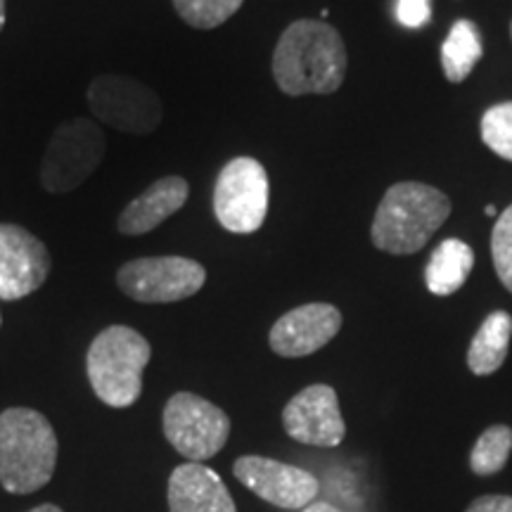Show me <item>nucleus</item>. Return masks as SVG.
<instances>
[{
  "label": "nucleus",
  "instance_id": "nucleus-1",
  "mask_svg": "<svg viewBox=\"0 0 512 512\" xmlns=\"http://www.w3.org/2000/svg\"><path fill=\"white\" fill-rule=\"evenodd\" d=\"M347 76V48L328 22L299 19L283 31L273 53V79L285 95H330Z\"/></svg>",
  "mask_w": 512,
  "mask_h": 512
},
{
  "label": "nucleus",
  "instance_id": "nucleus-2",
  "mask_svg": "<svg viewBox=\"0 0 512 512\" xmlns=\"http://www.w3.org/2000/svg\"><path fill=\"white\" fill-rule=\"evenodd\" d=\"M451 216V200L427 183L403 181L384 192L370 238L380 252L418 254Z\"/></svg>",
  "mask_w": 512,
  "mask_h": 512
},
{
  "label": "nucleus",
  "instance_id": "nucleus-3",
  "mask_svg": "<svg viewBox=\"0 0 512 512\" xmlns=\"http://www.w3.org/2000/svg\"><path fill=\"white\" fill-rule=\"evenodd\" d=\"M57 434L34 408L0 413V484L8 494L27 496L53 479Z\"/></svg>",
  "mask_w": 512,
  "mask_h": 512
},
{
  "label": "nucleus",
  "instance_id": "nucleus-4",
  "mask_svg": "<svg viewBox=\"0 0 512 512\" xmlns=\"http://www.w3.org/2000/svg\"><path fill=\"white\" fill-rule=\"evenodd\" d=\"M150 342L128 325H110L88 347L86 370L95 396L112 408L133 406L143 394Z\"/></svg>",
  "mask_w": 512,
  "mask_h": 512
},
{
  "label": "nucleus",
  "instance_id": "nucleus-5",
  "mask_svg": "<svg viewBox=\"0 0 512 512\" xmlns=\"http://www.w3.org/2000/svg\"><path fill=\"white\" fill-rule=\"evenodd\" d=\"M107 138L102 126L93 119L64 121L50 136L41 159V185L46 192L64 195L81 188L102 164Z\"/></svg>",
  "mask_w": 512,
  "mask_h": 512
},
{
  "label": "nucleus",
  "instance_id": "nucleus-6",
  "mask_svg": "<svg viewBox=\"0 0 512 512\" xmlns=\"http://www.w3.org/2000/svg\"><path fill=\"white\" fill-rule=\"evenodd\" d=\"M88 107L102 124L131 136H150L162 124L164 107L155 88L124 74H100L88 86Z\"/></svg>",
  "mask_w": 512,
  "mask_h": 512
},
{
  "label": "nucleus",
  "instance_id": "nucleus-7",
  "mask_svg": "<svg viewBox=\"0 0 512 512\" xmlns=\"http://www.w3.org/2000/svg\"><path fill=\"white\" fill-rule=\"evenodd\" d=\"M164 437L188 463H204L221 453L230 437V418L219 406L192 392H178L166 401Z\"/></svg>",
  "mask_w": 512,
  "mask_h": 512
},
{
  "label": "nucleus",
  "instance_id": "nucleus-8",
  "mask_svg": "<svg viewBox=\"0 0 512 512\" xmlns=\"http://www.w3.org/2000/svg\"><path fill=\"white\" fill-rule=\"evenodd\" d=\"M268 174L254 157H235L223 166L214 185V214L228 233L249 235L268 214Z\"/></svg>",
  "mask_w": 512,
  "mask_h": 512
},
{
  "label": "nucleus",
  "instance_id": "nucleus-9",
  "mask_svg": "<svg viewBox=\"0 0 512 512\" xmlns=\"http://www.w3.org/2000/svg\"><path fill=\"white\" fill-rule=\"evenodd\" d=\"M207 283L200 261L188 256H143L117 271L119 290L140 304H174L197 294Z\"/></svg>",
  "mask_w": 512,
  "mask_h": 512
},
{
  "label": "nucleus",
  "instance_id": "nucleus-10",
  "mask_svg": "<svg viewBox=\"0 0 512 512\" xmlns=\"http://www.w3.org/2000/svg\"><path fill=\"white\" fill-rule=\"evenodd\" d=\"M53 268L43 240L17 223H0V299L17 302L41 290Z\"/></svg>",
  "mask_w": 512,
  "mask_h": 512
},
{
  "label": "nucleus",
  "instance_id": "nucleus-11",
  "mask_svg": "<svg viewBox=\"0 0 512 512\" xmlns=\"http://www.w3.org/2000/svg\"><path fill=\"white\" fill-rule=\"evenodd\" d=\"M233 475L254 496L283 510H304L316 501L320 484L311 472L264 456L235 460Z\"/></svg>",
  "mask_w": 512,
  "mask_h": 512
},
{
  "label": "nucleus",
  "instance_id": "nucleus-12",
  "mask_svg": "<svg viewBox=\"0 0 512 512\" xmlns=\"http://www.w3.org/2000/svg\"><path fill=\"white\" fill-rule=\"evenodd\" d=\"M283 427L294 441L306 446L335 448L347 437L337 392L330 384H311L292 396L283 411Z\"/></svg>",
  "mask_w": 512,
  "mask_h": 512
},
{
  "label": "nucleus",
  "instance_id": "nucleus-13",
  "mask_svg": "<svg viewBox=\"0 0 512 512\" xmlns=\"http://www.w3.org/2000/svg\"><path fill=\"white\" fill-rule=\"evenodd\" d=\"M342 330V313L337 306L313 302L287 311L273 323L268 344L283 358H304L330 344Z\"/></svg>",
  "mask_w": 512,
  "mask_h": 512
},
{
  "label": "nucleus",
  "instance_id": "nucleus-14",
  "mask_svg": "<svg viewBox=\"0 0 512 512\" xmlns=\"http://www.w3.org/2000/svg\"><path fill=\"white\" fill-rule=\"evenodd\" d=\"M169 512H238L228 486L202 463L178 465L166 486Z\"/></svg>",
  "mask_w": 512,
  "mask_h": 512
},
{
  "label": "nucleus",
  "instance_id": "nucleus-15",
  "mask_svg": "<svg viewBox=\"0 0 512 512\" xmlns=\"http://www.w3.org/2000/svg\"><path fill=\"white\" fill-rule=\"evenodd\" d=\"M190 185L181 176H164L131 200L117 219V230L128 238L145 235L162 226L188 202Z\"/></svg>",
  "mask_w": 512,
  "mask_h": 512
},
{
  "label": "nucleus",
  "instance_id": "nucleus-16",
  "mask_svg": "<svg viewBox=\"0 0 512 512\" xmlns=\"http://www.w3.org/2000/svg\"><path fill=\"white\" fill-rule=\"evenodd\" d=\"M472 268H475L472 247L458 238H448L434 249L425 268L427 290L437 297H451L465 285Z\"/></svg>",
  "mask_w": 512,
  "mask_h": 512
},
{
  "label": "nucleus",
  "instance_id": "nucleus-17",
  "mask_svg": "<svg viewBox=\"0 0 512 512\" xmlns=\"http://www.w3.org/2000/svg\"><path fill=\"white\" fill-rule=\"evenodd\" d=\"M512 339V316L508 311H494L484 318L467 349V368L477 377L494 375L508 358Z\"/></svg>",
  "mask_w": 512,
  "mask_h": 512
},
{
  "label": "nucleus",
  "instance_id": "nucleus-18",
  "mask_svg": "<svg viewBox=\"0 0 512 512\" xmlns=\"http://www.w3.org/2000/svg\"><path fill=\"white\" fill-rule=\"evenodd\" d=\"M482 38L470 19H458L441 46V69L451 83H463L482 60Z\"/></svg>",
  "mask_w": 512,
  "mask_h": 512
},
{
  "label": "nucleus",
  "instance_id": "nucleus-19",
  "mask_svg": "<svg viewBox=\"0 0 512 512\" xmlns=\"http://www.w3.org/2000/svg\"><path fill=\"white\" fill-rule=\"evenodd\" d=\"M512 453V430L508 425H491L477 439L470 453V467L479 477H491L508 465Z\"/></svg>",
  "mask_w": 512,
  "mask_h": 512
},
{
  "label": "nucleus",
  "instance_id": "nucleus-20",
  "mask_svg": "<svg viewBox=\"0 0 512 512\" xmlns=\"http://www.w3.org/2000/svg\"><path fill=\"white\" fill-rule=\"evenodd\" d=\"M245 0H174L178 17L192 29H216L242 8Z\"/></svg>",
  "mask_w": 512,
  "mask_h": 512
},
{
  "label": "nucleus",
  "instance_id": "nucleus-21",
  "mask_svg": "<svg viewBox=\"0 0 512 512\" xmlns=\"http://www.w3.org/2000/svg\"><path fill=\"white\" fill-rule=\"evenodd\" d=\"M482 140L491 152L512 162V102H498L484 112Z\"/></svg>",
  "mask_w": 512,
  "mask_h": 512
},
{
  "label": "nucleus",
  "instance_id": "nucleus-22",
  "mask_svg": "<svg viewBox=\"0 0 512 512\" xmlns=\"http://www.w3.org/2000/svg\"><path fill=\"white\" fill-rule=\"evenodd\" d=\"M491 256L503 287L512 292V204L498 216L491 230Z\"/></svg>",
  "mask_w": 512,
  "mask_h": 512
},
{
  "label": "nucleus",
  "instance_id": "nucleus-23",
  "mask_svg": "<svg viewBox=\"0 0 512 512\" xmlns=\"http://www.w3.org/2000/svg\"><path fill=\"white\" fill-rule=\"evenodd\" d=\"M432 17L430 0H399L396 3V19L408 29H422Z\"/></svg>",
  "mask_w": 512,
  "mask_h": 512
},
{
  "label": "nucleus",
  "instance_id": "nucleus-24",
  "mask_svg": "<svg viewBox=\"0 0 512 512\" xmlns=\"http://www.w3.org/2000/svg\"><path fill=\"white\" fill-rule=\"evenodd\" d=\"M465 512H512V496H482Z\"/></svg>",
  "mask_w": 512,
  "mask_h": 512
},
{
  "label": "nucleus",
  "instance_id": "nucleus-25",
  "mask_svg": "<svg viewBox=\"0 0 512 512\" xmlns=\"http://www.w3.org/2000/svg\"><path fill=\"white\" fill-rule=\"evenodd\" d=\"M302 512H342V510L335 508L332 503H311L309 508H304Z\"/></svg>",
  "mask_w": 512,
  "mask_h": 512
},
{
  "label": "nucleus",
  "instance_id": "nucleus-26",
  "mask_svg": "<svg viewBox=\"0 0 512 512\" xmlns=\"http://www.w3.org/2000/svg\"><path fill=\"white\" fill-rule=\"evenodd\" d=\"M29 512H64V510L57 508V505H53V503H43V505H38V508L29 510Z\"/></svg>",
  "mask_w": 512,
  "mask_h": 512
},
{
  "label": "nucleus",
  "instance_id": "nucleus-27",
  "mask_svg": "<svg viewBox=\"0 0 512 512\" xmlns=\"http://www.w3.org/2000/svg\"><path fill=\"white\" fill-rule=\"evenodd\" d=\"M5 27V0H0V31Z\"/></svg>",
  "mask_w": 512,
  "mask_h": 512
},
{
  "label": "nucleus",
  "instance_id": "nucleus-28",
  "mask_svg": "<svg viewBox=\"0 0 512 512\" xmlns=\"http://www.w3.org/2000/svg\"><path fill=\"white\" fill-rule=\"evenodd\" d=\"M484 214H486V216H496V207H491V204H489V207L484 209Z\"/></svg>",
  "mask_w": 512,
  "mask_h": 512
},
{
  "label": "nucleus",
  "instance_id": "nucleus-29",
  "mask_svg": "<svg viewBox=\"0 0 512 512\" xmlns=\"http://www.w3.org/2000/svg\"><path fill=\"white\" fill-rule=\"evenodd\" d=\"M510 36H512V22H510Z\"/></svg>",
  "mask_w": 512,
  "mask_h": 512
},
{
  "label": "nucleus",
  "instance_id": "nucleus-30",
  "mask_svg": "<svg viewBox=\"0 0 512 512\" xmlns=\"http://www.w3.org/2000/svg\"><path fill=\"white\" fill-rule=\"evenodd\" d=\"M0 323H3V320H0Z\"/></svg>",
  "mask_w": 512,
  "mask_h": 512
}]
</instances>
